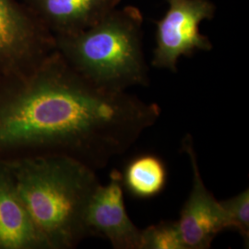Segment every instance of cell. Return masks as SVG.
Returning <instances> with one entry per match:
<instances>
[{
  "label": "cell",
  "instance_id": "obj_1",
  "mask_svg": "<svg viewBox=\"0 0 249 249\" xmlns=\"http://www.w3.org/2000/svg\"><path fill=\"white\" fill-rule=\"evenodd\" d=\"M160 114L156 103L90 82L55 50L28 76L0 81V162L63 156L103 169Z\"/></svg>",
  "mask_w": 249,
  "mask_h": 249
},
{
  "label": "cell",
  "instance_id": "obj_2",
  "mask_svg": "<svg viewBox=\"0 0 249 249\" xmlns=\"http://www.w3.org/2000/svg\"><path fill=\"white\" fill-rule=\"evenodd\" d=\"M8 164L18 194L48 249H76L90 237L86 212L100 184L95 170L63 156Z\"/></svg>",
  "mask_w": 249,
  "mask_h": 249
},
{
  "label": "cell",
  "instance_id": "obj_3",
  "mask_svg": "<svg viewBox=\"0 0 249 249\" xmlns=\"http://www.w3.org/2000/svg\"><path fill=\"white\" fill-rule=\"evenodd\" d=\"M142 25V13L138 8H116L87 30L54 37L55 50L76 71L101 88L126 91L148 86Z\"/></svg>",
  "mask_w": 249,
  "mask_h": 249
},
{
  "label": "cell",
  "instance_id": "obj_4",
  "mask_svg": "<svg viewBox=\"0 0 249 249\" xmlns=\"http://www.w3.org/2000/svg\"><path fill=\"white\" fill-rule=\"evenodd\" d=\"M54 51V36L22 1L0 0V81L28 76Z\"/></svg>",
  "mask_w": 249,
  "mask_h": 249
},
{
  "label": "cell",
  "instance_id": "obj_5",
  "mask_svg": "<svg viewBox=\"0 0 249 249\" xmlns=\"http://www.w3.org/2000/svg\"><path fill=\"white\" fill-rule=\"evenodd\" d=\"M168 9L156 23V44L151 65L160 70L178 72L182 56L213 47L208 36L200 33L204 20L213 19L216 6L211 0H165Z\"/></svg>",
  "mask_w": 249,
  "mask_h": 249
},
{
  "label": "cell",
  "instance_id": "obj_6",
  "mask_svg": "<svg viewBox=\"0 0 249 249\" xmlns=\"http://www.w3.org/2000/svg\"><path fill=\"white\" fill-rule=\"evenodd\" d=\"M181 150L188 156L192 169V187L178 221L186 249L211 248L214 238L228 229L223 207L207 188L198 168L193 138L187 134Z\"/></svg>",
  "mask_w": 249,
  "mask_h": 249
},
{
  "label": "cell",
  "instance_id": "obj_7",
  "mask_svg": "<svg viewBox=\"0 0 249 249\" xmlns=\"http://www.w3.org/2000/svg\"><path fill=\"white\" fill-rule=\"evenodd\" d=\"M86 225L90 237L105 238L116 249H141L142 230L126 213L121 172L114 169L107 185L99 184L90 197Z\"/></svg>",
  "mask_w": 249,
  "mask_h": 249
},
{
  "label": "cell",
  "instance_id": "obj_8",
  "mask_svg": "<svg viewBox=\"0 0 249 249\" xmlns=\"http://www.w3.org/2000/svg\"><path fill=\"white\" fill-rule=\"evenodd\" d=\"M54 37L71 36L97 24L121 0H22Z\"/></svg>",
  "mask_w": 249,
  "mask_h": 249
},
{
  "label": "cell",
  "instance_id": "obj_9",
  "mask_svg": "<svg viewBox=\"0 0 249 249\" xmlns=\"http://www.w3.org/2000/svg\"><path fill=\"white\" fill-rule=\"evenodd\" d=\"M0 249H48L18 194L11 168L0 162Z\"/></svg>",
  "mask_w": 249,
  "mask_h": 249
},
{
  "label": "cell",
  "instance_id": "obj_10",
  "mask_svg": "<svg viewBox=\"0 0 249 249\" xmlns=\"http://www.w3.org/2000/svg\"><path fill=\"white\" fill-rule=\"evenodd\" d=\"M121 176L125 190L140 199L158 196L167 182L165 163L160 157L151 153L134 157L126 163Z\"/></svg>",
  "mask_w": 249,
  "mask_h": 249
},
{
  "label": "cell",
  "instance_id": "obj_11",
  "mask_svg": "<svg viewBox=\"0 0 249 249\" xmlns=\"http://www.w3.org/2000/svg\"><path fill=\"white\" fill-rule=\"evenodd\" d=\"M141 249H186L178 221H161L142 230Z\"/></svg>",
  "mask_w": 249,
  "mask_h": 249
},
{
  "label": "cell",
  "instance_id": "obj_12",
  "mask_svg": "<svg viewBox=\"0 0 249 249\" xmlns=\"http://www.w3.org/2000/svg\"><path fill=\"white\" fill-rule=\"evenodd\" d=\"M226 216L228 229H234L240 233L245 245L249 246V189L238 193L228 199L222 200Z\"/></svg>",
  "mask_w": 249,
  "mask_h": 249
}]
</instances>
